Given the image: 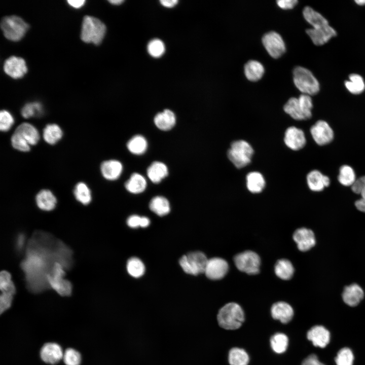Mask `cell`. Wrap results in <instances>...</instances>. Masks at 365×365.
<instances>
[{"mask_svg":"<svg viewBox=\"0 0 365 365\" xmlns=\"http://www.w3.org/2000/svg\"><path fill=\"white\" fill-rule=\"evenodd\" d=\"M55 262L66 269L72 265V252L61 241L55 242L44 233H36L28 242L25 257L21 263L28 288L39 293L49 288L47 276Z\"/></svg>","mask_w":365,"mask_h":365,"instance_id":"obj_1","label":"cell"},{"mask_svg":"<svg viewBox=\"0 0 365 365\" xmlns=\"http://www.w3.org/2000/svg\"><path fill=\"white\" fill-rule=\"evenodd\" d=\"M40 139V134L35 127L28 123L19 125L11 137L13 147L20 151L28 152L30 145L36 144Z\"/></svg>","mask_w":365,"mask_h":365,"instance_id":"obj_2","label":"cell"},{"mask_svg":"<svg viewBox=\"0 0 365 365\" xmlns=\"http://www.w3.org/2000/svg\"><path fill=\"white\" fill-rule=\"evenodd\" d=\"M217 319L221 327L234 330L241 326L244 320V314L240 305L235 303H229L219 310Z\"/></svg>","mask_w":365,"mask_h":365,"instance_id":"obj_3","label":"cell"},{"mask_svg":"<svg viewBox=\"0 0 365 365\" xmlns=\"http://www.w3.org/2000/svg\"><path fill=\"white\" fill-rule=\"evenodd\" d=\"M105 31V25L98 19L90 16L84 17L81 38L84 42L99 45L101 43Z\"/></svg>","mask_w":365,"mask_h":365,"instance_id":"obj_4","label":"cell"},{"mask_svg":"<svg viewBox=\"0 0 365 365\" xmlns=\"http://www.w3.org/2000/svg\"><path fill=\"white\" fill-rule=\"evenodd\" d=\"M253 153L251 145L247 141L241 139L232 142L227 156L232 164L240 169L250 163Z\"/></svg>","mask_w":365,"mask_h":365,"instance_id":"obj_5","label":"cell"},{"mask_svg":"<svg viewBox=\"0 0 365 365\" xmlns=\"http://www.w3.org/2000/svg\"><path fill=\"white\" fill-rule=\"evenodd\" d=\"M65 268L59 262H55L47 276L49 288L61 296H69L72 293L71 283L64 278Z\"/></svg>","mask_w":365,"mask_h":365,"instance_id":"obj_6","label":"cell"},{"mask_svg":"<svg viewBox=\"0 0 365 365\" xmlns=\"http://www.w3.org/2000/svg\"><path fill=\"white\" fill-rule=\"evenodd\" d=\"M293 81L296 87L303 94L310 96L316 94L319 91V83L308 69L297 66L293 70Z\"/></svg>","mask_w":365,"mask_h":365,"instance_id":"obj_7","label":"cell"},{"mask_svg":"<svg viewBox=\"0 0 365 365\" xmlns=\"http://www.w3.org/2000/svg\"><path fill=\"white\" fill-rule=\"evenodd\" d=\"M1 25L5 36L13 41L21 39L28 29V24L17 16L4 17Z\"/></svg>","mask_w":365,"mask_h":365,"instance_id":"obj_8","label":"cell"},{"mask_svg":"<svg viewBox=\"0 0 365 365\" xmlns=\"http://www.w3.org/2000/svg\"><path fill=\"white\" fill-rule=\"evenodd\" d=\"M208 260L201 251L191 252L179 259V265L187 274L197 275L204 273Z\"/></svg>","mask_w":365,"mask_h":365,"instance_id":"obj_9","label":"cell"},{"mask_svg":"<svg viewBox=\"0 0 365 365\" xmlns=\"http://www.w3.org/2000/svg\"><path fill=\"white\" fill-rule=\"evenodd\" d=\"M234 261L237 268L241 272L250 275L259 272L261 260L254 251L247 250L239 253L235 256Z\"/></svg>","mask_w":365,"mask_h":365,"instance_id":"obj_10","label":"cell"},{"mask_svg":"<svg viewBox=\"0 0 365 365\" xmlns=\"http://www.w3.org/2000/svg\"><path fill=\"white\" fill-rule=\"evenodd\" d=\"M262 43L269 54L274 58L280 57L285 51L284 41L276 32L270 31L265 34Z\"/></svg>","mask_w":365,"mask_h":365,"instance_id":"obj_11","label":"cell"},{"mask_svg":"<svg viewBox=\"0 0 365 365\" xmlns=\"http://www.w3.org/2000/svg\"><path fill=\"white\" fill-rule=\"evenodd\" d=\"M310 134L314 141L319 145H326L332 141L334 137L333 129L324 120H318L310 129Z\"/></svg>","mask_w":365,"mask_h":365,"instance_id":"obj_12","label":"cell"},{"mask_svg":"<svg viewBox=\"0 0 365 365\" xmlns=\"http://www.w3.org/2000/svg\"><path fill=\"white\" fill-rule=\"evenodd\" d=\"M229 265L227 262L221 258H213L208 260L204 273L211 280H219L227 273Z\"/></svg>","mask_w":365,"mask_h":365,"instance_id":"obj_13","label":"cell"},{"mask_svg":"<svg viewBox=\"0 0 365 365\" xmlns=\"http://www.w3.org/2000/svg\"><path fill=\"white\" fill-rule=\"evenodd\" d=\"M284 142L289 149L298 151L305 147L306 139L302 129L295 126H290L285 131Z\"/></svg>","mask_w":365,"mask_h":365,"instance_id":"obj_14","label":"cell"},{"mask_svg":"<svg viewBox=\"0 0 365 365\" xmlns=\"http://www.w3.org/2000/svg\"><path fill=\"white\" fill-rule=\"evenodd\" d=\"M294 240L301 251H306L312 248L316 244L313 232L306 228H299L293 234Z\"/></svg>","mask_w":365,"mask_h":365,"instance_id":"obj_15","label":"cell"},{"mask_svg":"<svg viewBox=\"0 0 365 365\" xmlns=\"http://www.w3.org/2000/svg\"><path fill=\"white\" fill-rule=\"evenodd\" d=\"M4 69L7 75L14 79L22 78L27 70L25 60L16 56H11L5 61Z\"/></svg>","mask_w":365,"mask_h":365,"instance_id":"obj_16","label":"cell"},{"mask_svg":"<svg viewBox=\"0 0 365 365\" xmlns=\"http://www.w3.org/2000/svg\"><path fill=\"white\" fill-rule=\"evenodd\" d=\"M64 353L61 347L55 343H47L42 347L41 358L47 363L54 364L63 359Z\"/></svg>","mask_w":365,"mask_h":365,"instance_id":"obj_17","label":"cell"},{"mask_svg":"<svg viewBox=\"0 0 365 365\" xmlns=\"http://www.w3.org/2000/svg\"><path fill=\"white\" fill-rule=\"evenodd\" d=\"M307 337L314 346L324 348L330 342V333L324 326L315 325L308 331Z\"/></svg>","mask_w":365,"mask_h":365,"instance_id":"obj_18","label":"cell"},{"mask_svg":"<svg viewBox=\"0 0 365 365\" xmlns=\"http://www.w3.org/2000/svg\"><path fill=\"white\" fill-rule=\"evenodd\" d=\"M307 185L312 191L320 192L330 186L331 180L328 176L323 174L318 170L310 171L306 176Z\"/></svg>","mask_w":365,"mask_h":365,"instance_id":"obj_19","label":"cell"},{"mask_svg":"<svg viewBox=\"0 0 365 365\" xmlns=\"http://www.w3.org/2000/svg\"><path fill=\"white\" fill-rule=\"evenodd\" d=\"M306 33L311 39L312 42L317 46L326 43L332 38L336 35V30L330 25L320 28H309L306 30Z\"/></svg>","mask_w":365,"mask_h":365,"instance_id":"obj_20","label":"cell"},{"mask_svg":"<svg viewBox=\"0 0 365 365\" xmlns=\"http://www.w3.org/2000/svg\"><path fill=\"white\" fill-rule=\"evenodd\" d=\"M364 297V291L357 284L353 283L346 286L342 294L343 301L349 306H357Z\"/></svg>","mask_w":365,"mask_h":365,"instance_id":"obj_21","label":"cell"},{"mask_svg":"<svg viewBox=\"0 0 365 365\" xmlns=\"http://www.w3.org/2000/svg\"><path fill=\"white\" fill-rule=\"evenodd\" d=\"M272 317L280 320L283 323H287L291 320L294 315L291 306L284 302L274 303L271 309Z\"/></svg>","mask_w":365,"mask_h":365,"instance_id":"obj_22","label":"cell"},{"mask_svg":"<svg viewBox=\"0 0 365 365\" xmlns=\"http://www.w3.org/2000/svg\"><path fill=\"white\" fill-rule=\"evenodd\" d=\"M100 168L101 173L105 179L114 180L121 175L123 170V165L118 160H109L103 162Z\"/></svg>","mask_w":365,"mask_h":365,"instance_id":"obj_23","label":"cell"},{"mask_svg":"<svg viewBox=\"0 0 365 365\" xmlns=\"http://www.w3.org/2000/svg\"><path fill=\"white\" fill-rule=\"evenodd\" d=\"M303 14L305 19L312 26V28L320 29L329 25L328 21L324 17L309 6L304 8Z\"/></svg>","mask_w":365,"mask_h":365,"instance_id":"obj_24","label":"cell"},{"mask_svg":"<svg viewBox=\"0 0 365 365\" xmlns=\"http://www.w3.org/2000/svg\"><path fill=\"white\" fill-rule=\"evenodd\" d=\"M175 123L176 117L174 113L168 109L158 113L154 118V123L156 127L163 131L171 129Z\"/></svg>","mask_w":365,"mask_h":365,"instance_id":"obj_25","label":"cell"},{"mask_svg":"<svg viewBox=\"0 0 365 365\" xmlns=\"http://www.w3.org/2000/svg\"><path fill=\"white\" fill-rule=\"evenodd\" d=\"M38 207L44 211L52 210L56 206L57 200L54 194L48 190H42L36 196Z\"/></svg>","mask_w":365,"mask_h":365,"instance_id":"obj_26","label":"cell"},{"mask_svg":"<svg viewBox=\"0 0 365 365\" xmlns=\"http://www.w3.org/2000/svg\"><path fill=\"white\" fill-rule=\"evenodd\" d=\"M246 184L248 190L252 193H260L264 189L266 181L262 173L252 171L246 176Z\"/></svg>","mask_w":365,"mask_h":365,"instance_id":"obj_27","label":"cell"},{"mask_svg":"<svg viewBox=\"0 0 365 365\" xmlns=\"http://www.w3.org/2000/svg\"><path fill=\"white\" fill-rule=\"evenodd\" d=\"M147 175L154 183H159L168 174L167 166L159 161L153 162L147 169Z\"/></svg>","mask_w":365,"mask_h":365,"instance_id":"obj_28","label":"cell"},{"mask_svg":"<svg viewBox=\"0 0 365 365\" xmlns=\"http://www.w3.org/2000/svg\"><path fill=\"white\" fill-rule=\"evenodd\" d=\"M126 189L132 194H139L143 192L147 187L145 178L138 173H133L125 184Z\"/></svg>","mask_w":365,"mask_h":365,"instance_id":"obj_29","label":"cell"},{"mask_svg":"<svg viewBox=\"0 0 365 365\" xmlns=\"http://www.w3.org/2000/svg\"><path fill=\"white\" fill-rule=\"evenodd\" d=\"M262 64L257 60H249L244 65V74L246 78L252 82L260 80L264 74Z\"/></svg>","mask_w":365,"mask_h":365,"instance_id":"obj_30","label":"cell"},{"mask_svg":"<svg viewBox=\"0 0 365 365\" xmlns=\"http://www.w3.org/2000/svg\"><path fill=\"white\" fill-rule=\"evenodd\" d=\"M284 112L296 120H307L302 110L298 98L289 99L283 107Z\"/></svg>","mask_w":365,"mask_h":365,"instance_id":"obj_31","label":"cell"},{"mask_svg":"<svg viewBox=\"0 0 365 365\" xmlns=\"http://www.w3.org/2000/svg\"><path fill=\"white\" fill-rule=\"evenodd\" d=\"M150 209L159 216L167 214L170 210V204L165 197L157 196L153 198L150 202Z\"/></svg>","mask_w":365,"mask_h":365,"instance_id":"obj_32","label":"cell"},{"mask_svg":"<svg viewBox=\"0 0 365 365\" xmlns=\"http://www.w3.org/2000/svg\"><path fill=\"white\" fill-rule=\"evenodd\" d=\"M274 271L276 276L280 279L289 280L293 276L294 268L289 260L280 259L275 264Z\"/></svg>","mask_w":365,"mask_h":365,"instance_id":"obj_33","label":"cell"},{"mask_svg":"<svg viewBox=\"0 0 365 365\" xmlns=\"http://www.w3.org/2000/svg\"><path fill=\"white\" fill-rule=\"evenodd\" d=\"M129 151L134 155L144 154L147 150V139L141 135H136L131 137L127 143Z\"/></svg>","mask_w":365,"mask_h":365,"instance_id":"obj_34","label":"cell"},{"mask_svg":"<svg viewBox=\"0 0 365 365\" xmlns=\"http://www.w3.org/2000/svg\"><path fill=\"white\" fill-rule=\"evenodd\" d=\"M62 135L61 128L55 124H48L43 130V138L50 144L57 143L61 138Z\"/></svg>","mask_w":365,"mask_h":365,"instance_id":"obj_35","label":"cell"},{"mask_svg":"<svg viewBox=\"0 0 365 365\" xmlns=\"http://www.w3.org/2000/svg\"><path fill=\"white\" fill-rule=\"evenodd\" d=\"M356 179L355 172L352 167L343 165L340 167L338 180L342 185L351 187Z\"/></svg>","mask_w":365,"mask_h":365,"instance_id":"obj_36","label":"cell"},{"mask_svg":"<svg viewBox=\"0 0 365 365\" xmlns=\"http://www.w3.org/2000/svg\"><path fill=\"white\" fill-rule=\"evenodd\" d=\"M349 80L345 82L347 89L352 94L361 93L365 89V83L362 77L359 75L352 74L349 77Z\"/></svg>","mask_w":365,"mask_h":365,"instance_id":"obj_37","label":"cell"},{"mask_svg":"<svg viewBox=\"0 0 365 365\" xmlns=\"http://www.w3.org/2000/svg\"><path fill=\"white\" fill-rule=\"evenodd\" d=\"M228 360L230 365H247L249 359L244 349L235 347L230 350Z\"/></svg>","mask_w":365,"mask_h":365,"instance_id":"obj_38","label":"cell"},{"mask_svg":"<svg viewBox=\"0 0 365 365\" xmlns=\"http://www.w3.org/2000/svg\"><path fill=\"white\" fill-rule=\"evenodd\" d=\"M74 196L78 201L83 205L89 204L92 200L91 191L86 184L80 182L75 186Z\"/></svg>","mask_w":365,"mask_h":365,"instance_id":"obj_39","label":"cell"},{"mask_svg":"<svg viewBox=\"0 0 365 365\" xmlns=\"http://www.w3.org/2000/svg\"><path fill=\"white\" fill-rule=\"evenodd\" d=\"M288 344V338L283 333H276L270 339L271 348L277 353L284 352L287 349Z\"/></svg>","mask_w":365,"mask_h":365,"instance_id":"obj_40","label":"cell"},{"mask_svg":"<svg viewBox=\"0 0 365 365\" xmlns=\"http://www.w3.org/2000/svg\"><path fill=\"white\" fill-rule=\"evenodd\" d=\"M127 270L131 276L138 278L144 274L145 267L140 259L133 257L128 260L127 263Z\"/></svg>","mask_w":365,"mask_h":365,"instance_id":"obj_41","label":"cell"},{"mask_svg":"<svg viewBox=\"0 0 365 365\" xmlns=\"http://www.w3.org/2000/svg\"><path fill=\"white\" fill-rule=\"evenodd\" d=\"M0 289L2 293L14 295L16 293V287L12 280L10 273L5 270L0 274Z\"/></svg>","mask_w":365,"mask_h":365,"instance_id":"obj_42","label":"cell"},{"mask_svg":"<svg viewBox=\"0 0 365 365\" xmlns=\"http://www.w3.org/2000/svg\"><path fill=\"white\" fill-rule=\"evenodd\" d=\"M354 355L350 349L343 348L338 352L335 358L337 365H353Z\"/></svg>","mask_w":365,"mask_h":365,"instance_id":"obj_43","label":"cell"},{"mask_svg":"<svg viewBox=\"0 0 365 365\" xmlns=\"http://www.w3.org/2000/svg\"><path fill=\"white\" fill-rule=\"evenodd\" d=\"M42 106L39 102L28 103L21 110V115L25 118L40 115L42 113Z\"/></svg>","mask_w":365,"mask_h":365,"instance_id":"obj_44","label":"cell"},{"mask_svg":"<svg viewBox=\"0 0 365 365\" xmlns=\"http://www.w3.org/2000/svg\"><path fill=\"white\" fill-rule=\"evenodd\" d=\"M165 49L164 43L159 39L151 41L148 45V52L154 57H161L164 54Z\"/></svg>","mask_w":365,"mask_h":365,"instance_id":"obj_45","label":"cell"},{"mask_svg":"<svg viewBox=\"0 0 365 365\" xmlns=\"http://www.w3.org/2000/svg\"><path fill=\"white\" fill-rule=\"evenodd\" d=\"M63 359L66 365H80L81 362V355L76 350L68 348L63 354Z\"/></svg>","mask_w":365,"mask_h":365,"instance_id":"obj_46","label":"cell"},{"mask_svg":"<svg viewBox=\"0 0 365 365\" xmlns=\"http://www.w3.org/2000/svg\"><path fill=\"white\" fill-rule=\"evenodd\" d=\"M298 100L306 119H310L312 116V109L313 107L312 100L311 96L302 94L298 97Z\"/></svg>","mask_w":365,"mask_h":365,"instance_id":"obj_47","label":"cell"},{"mask_svg":"<svg viewBox=\"0 0 365 365\" xmlns=\"http://www.w3.org/2000/svg\"><path fill=\"white\" fill-rule=\"evenodd\" d=\"M14 122L12 115L7 111L2 110L0 113V129L6 132L10 130Z\"/></svg>","mask_w":365,"mask_h":365,"instance_id":"obj_48","label":"cell"},{"mask_svg":"<svg viewBox=\"0 0 365 365\" xmlns=\"http://www.w3.org/2000/svg\"><path fill=\"white\" fill-rule=\"evenodd\" d=\"M13 295L2 293L0 296V312L3 313L10 308L12 304Z\"/></svg>","mask_w":365,"mask_h":365,"instance_id":"obj_49","label":"cell"},{"mask_svg":"<svg viewBox=\"0 0 365 365\" xmlns=\"http://www.w3.org/2000/svg\"><path fill=\"white\" fill-rule=\"evenodd\" d=\"M351 188L353 192L360 194L362 190L365 189V175L356 178Z\"/></svg>","mask_w":365,"mask_h":365,"instance_id":"obj_50","label":"cell"},{"mask_svg":"<svg viewBox=\"0 0 365 365\" xmlns=\"http://www.w3.org/2000/svg\"><path fill=\"white\" fill-rule=\"evenodd\" d=\"M26 236L22 233L18 234L16 236L15 241V247L18 252H21L24 250L25 247Z\"/></svg>","mask_w":365,"mask_h":365,"instance_id":"obj_51","label":"cell"},{"mask_svg":"<svg viewBox=\"0 0 365 365\" xmlns=\"http://www.w3.org/2000/svg\"><path fill=\"white\" fill-rule=\"evenodd\" d=\"M298 2L297 0H278L276 1L278 7L284 10L293 9Z\"/></svg>","mask_w":365,"mask_h":365,"instance_id":"obj_52","label":"cell"},{"mask_svg":"<svg viewBox=\"0 0 365 365\" xmlns=\"http://www.w3.org/2000/svg\"><path fill=\"white\" fill-rule=\"evenodd\" d=\"M142 221V217L137 215L130 216L127 221V224L129 227L133 228L140 227Z\"/></svg>","mask_w":365,"mask_h":365,"instance_id":"obj_53","label":"cell"},{"mask_svg":"<svg viewBox=\"0 0 365 365\" xmlns=\"http://www.w3.org/2000/svg\"><path fill=\"white\" fill-rule=\"evenodd\" d=\"M301 365H325L321 362L317 356L315 354H311L307 356L302 362Z\"/></svg>","mask_w":365,"mask_h":365,"instance_id":"obj_54","label":"cell"},{"mask_svg":"<svg viewBox=\"0 0 365 365\" xmlns=\"http://www.w3.org/2000/svg\"><path fill=\"white\" fill-rule=\"evenodd\" d=\"M355 206L358 210L365 213V199L361 198L356 200Z\"/></svg>","mask_w":365,"mask_h":365,"instance_id":"obj_55","label":"cell"},{"mask_svg":"<svg viewBox=\"0 0 365 365\" xmlns=\"http://www.w3.org/2000/svg\"><path fill=\"white\" fill-rule=\"evenodd\" d=\"M67 2L71 7L79 8L83 6L85 1L84 0H68Z\"/></svg>","mask_w":365,"mask_h":365,"instance_id":"obj_56","label":"cell"},{"mask_svg":"<svg viewBox=\"0 0 365 365\" xmlns=\"http://www.w3.org/2000/svg\"><path fill=\"white\" fill-rule=\"evenodd\" d=\"M160 2L162 5L167 8L173 7L178 3L177 0H161Z\"/></svg>","mask_w":365,"mask_h":365,"instance_id":"obj_57","label":"cell"},{"mask_svg":"<svg viewBox=\"0 0 365 365\" xmlns=\"http://www.w3.org/2000/svg\"><path fill=\"white\" fill-rule=\"evenodd\" d=\"M150 223V220L145 216L142 217V221H141V227L145 228L148 227Z\"/></svg>","mask_w":365,"mask_h":365,"instance_id":"obj_58","label":"cell"},{"mask_svg":"<svg viewBox=\"0 0 365 365\" xmlns=\"http://www.w3.org/2000/svg\"><path fill=\"white\" fill-rule=\"evenodd\" d=\"M111 4L115 5H119L124 2L123 0H111L108 1Z\"/></svg>","mask_w":365,"mask_h":365,"instance_id":"obj_59","label":"cell"},{"mask_svg":"<svg viewBox=\"0 0 365 365\" xmlns=\"http://www.w3.org/2000/svg\"><path fill=\"white\" fill-rule=\"evenodd\" d=\"M355 2L359 6L365 5V0H355Z\"/></svg>","mask_w":365,"mask_h":365,"instance_id":"obj_60","label":"cell"},{"mask_svg":"<svg viewBox=\"0 0 365 365\" xmlns=\"http://www.w3.org/2000/svg\"><path fill=\"white\" fill-rule=\"evenodd\" d=\"M361 198L365 199V189H364L361 192Z\"/></svg>","mask_w":365,"mask_h":365,"instance_id":"obj_61","label":"cell"}]
</instances>
